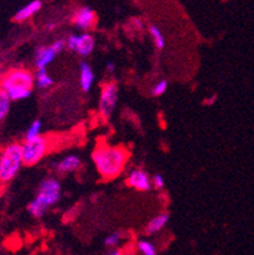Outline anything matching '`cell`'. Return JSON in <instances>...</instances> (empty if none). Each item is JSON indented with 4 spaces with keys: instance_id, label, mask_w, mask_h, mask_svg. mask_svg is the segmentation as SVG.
<instances>
[{
    "instance_id": "8fae6325",
    "label": "cell",
    "mask_w": 254,
    "mask_h": 255,
    "mask_svg": "<svg viewBox=\"0 0 254 255\" xmlns=\"http://www.w3.org/2000/svg\"><path fill=\"white\" fill-rule=\"evenodd\" d=\"M52 166L59 173H73V171H76L81 166V160L76 155H66L59 161H55Z\"/></svg>"
},
{
    "instance_id": "d4e9b609",
    "label": "cell",
    "mask_w": 254,
    "mask_h": 255,
    "mask_svg": "<svg viewBox=\"0 0 254 255\" xmlns=\"http://www.w3.org/2000/svg\"><path fill=\"white\" fill-rule=\"evenodd\" d=\"M106 68H107V70L109 71V73H113V71H115V69H116L115 62L108 61V62H107V64H106Z\"/></svg>"
},
{
    "instance_id": "d6986e66",
    "label": "cell",
    "mask_w": 254,
    "mask_h": 255,
    "mask_svg": "<svg viewBox=\"0 0 254 255\" xmlns=\"http://www.w3.org/2000/svg\"><path fill=\"white\" fill-rule=\"evenodd\" d=\"M136 249L141 253V255H158L155 245L148 240H139L136 244Z\"/></svg>"
},
{
    "instance_id": "4fadbf2b",
    "label": "cell",
    "mask_w": 254,
    "mask_h": 255,
    "mask_svg": "<svg viewBox=\"0 0 254 255\" xmlns=\"http://www.w3.org/2000/svg\"><path fill=\"white\" fill-rule=\"evenodd\" d=\"M79 83H80V87L83 89V92L88 93L92 89L93 84H94V73H93V69L90 68V65L88 62H81L80 64V75H79Z\"/></svg>"
},
{
    "instance_id": "ac0fdd59",
    "label": "cell",
    "mask_w": 254,
    "mask_h": 255,
    "mask_svg": "<svg viewBox=\"0 0 254 255\" xmlns=\"http://www.w3.org/2000/svg\"><path fill=\"white\" fill-rule=\"evenodd\" d=\"M42 131V122L39 120H34L29 126H28L27 131H25V141L34 140V138L41 136Z\"/></svg>"
},
{
    "instance_id": "44dd1931",
    "label": "cell",
    "mask_w": 254,
    "mask_h": 255,
    "mask_svg": "<svg viewBox=\"0 0 254 255\" xmlns=\"http://www.w3.org/2000/svg\"><path fill=\"white\" fill-rule=\"evenodd\" d=\"M168 89V82L167 80H159L157 84H154V87L151 88V94L154 97H160L163 96Z\"/></svg>"
},
{
    "instance_id": "603a6c76",
    "label": "cell",
    "mask_w": 254,
    "mask_h": 255,
    "mask_svg": "<svg viewBox=\"0 0 254 255\" xmlns=\"http://www.w3.org/2000/svg\"><path fill=\"white\" fill-rule=\"evenodd\" d=\"M132 22H134L135 27H136L137 29L144 28V22L141 19H140V18H134V19H132Z\"/></svg>"
},
{
    "instance_id": "7a4b0ae2",
    "label": "cell",
    "mask_w": 254,
    "mask_h": 255,
    "mask_svg": "<svg viewBox=\"0 0 254 255\" xmlns=\"http://www.w3.org/2000/svg\"><path fill=\"white\" fill-rule=\"evenodd\" d=\"M34 85V75L28 69L18 68L6 71L0 79V89H3L10 101H23L31 97Z\"/></svg>"
},
{
    "instance_id": "8992f818",
    "label": "cell",
    "mask_w": 254,
    "mask_h": 255,
    "mask_svg": "<svg viewBox=\"0 0 254 255\" xmlns=\"http://www.w3.org/2000/svg\"><path fill=\"white\" fill-rule=\"evenodd\" d=\"M118 102V87L115 82H109L102 87L99 97V115L103 118H109L113 113Z\"/></svg>"
},
{
    "instance_id": "5bb4252c",
    "label": "cell",
    "mask_w": 254,
    "mask_h": 255,
    "mask_svg": "<svg viewBox=\"0 0 254 255\" xmlns=\"http://www.w3.org/2000/svg\"><path fill=\"white\" fill-rule=\"evenodd\" d=\"M168 221H169V215H168V213H159V215L153 217V219L148 222V225H146L145 227V233L148 234V235L158 234L167 226Z\"/></svg>"
},
{
    "instance_id": "2e32d148",
    "label": "cell",
    "mask_w": 254,
    "mask_h": 255,
    "mask_svg": "<svg viewBox=\"0 0 254 255\" xmlns=\"http://www.w3.org/2000/svg\"><path fill=\"white\" fill-rule=\"evenodd\" d=\"M10 104L11 101L9 98V96L4 92L3 89H0V124L3 122L4 120L8 116L9 111H10Z\"/></svg>"
},
{
    "instance_id": "484cf974",
    "label": "cell",
    "mask_w": 254,
    "mask_h": 255,
    "mask_svg": "<svg viewBox=\"0 0 254 255\" xmlns=\"http://www.w3.org/2000/svg\"><path fill=\"white\" fill-rule=\"evenodd\" d=\"M123 255H136V253H135L134 250H129V252H125V254Z\"/></svg>"
},
{
    "instance_id": "52a82bcc",
    "label": "cell",
    "mask_w": 254,
    "mask_h": 255,
    "mask_svg": "<svg viewBox=\"0 0 254 255\" xmlns=\"http://www.w3.org/2000/svg\"><path fill=\"white\" fill-rule=\"evenodd\" d=\"M66 47L75 51L80 56H88L95 47V39L93 34L84 32L81 34H70L66 38Z\"/></svg>"
},
{
    "instance_id": "5b68a950",
    "label": "cell",
    "mask_w": 254,
    "mask_h": 255,
    "mask_svg": "<svg viewBox=\"0 0 254 255\" xmlns=\"http://www.w3.org/2000/svg\"><path fill=\"white\" fill-rule=\"evenodd\" d=\"M50 149V140L46 136H39L34 140L25 141L22 143L23 165L32 166L41 161Z\"/></svg>"
},
{
    "instance_id": "e0dca14e",
    "label": "cell",
    "mask_w": 254,
    "mask_h": 255,
    "mask_svg": "<svg viewBox=\"0 0 254 255\" xmlns=\"http://www.w3.org/2000/svg\"><path fill=\"white\" fill-rule=\"evenodd\" d=\"M149 33H150L151 38H153V42L155 45V47L158 50H163L165 47V38L164 34L162 33L159 28H158L157 25H150V28H149Z\"/></svg>"
},
{
    "instance_id": "9a60e30c",
    "label": "cell",
    "mask_w": 254,
    "mask_h": 255,
    "mask_svg": "<svg viewBox=\"0 0 254 255\" xmlns=\"http://www.w3.org/2000/svg\"><path fill=\"white\" fill-rule=\"evenodd\" d=\"M34 82H36L37 87L41 88V89H47L53 84V79L51 78L46 69H41V70H37Z\"/></svg>"
},
{
    "instance_id": "30bf717a",
    "label": "cell",
    "mask_w": 254,
    "mask_h": 255,
    "mask_svg": "<svg viewBox=\"0 0 254 255\" xmlns=\"http://www.w3.org/2000/svg\"><path fill=\"white\" fill-rule=\"evenodd\" d=\"M57 55L59 53L56 52L52 46H43V47L37 48L36 53H34V64H36L37 69L41 70V69L47 68Z\"/></svg>"
},
{
    "instance_id": "3957f363",
    "label": "cell",
    "mask_w": 254,
    "mask_h": 255,
    "mask_svg": "<svg viewBox=\"0 0 254 255\" xmlns=\"http://www.w3.org/2000/svg\"><path fill=\"white\" fill-rule=\"evenodd\" d=\"M61 199V184L56 178H46L41 182L36 198L28 205V212L33 217H42L46 211Z\"/></svg>"
},
{
    "instance_id": "277c9868",
    "label": "cell",
    "mask_w": 254,
    "mask_h": 255,
    "mask_svg": "<svg viewBox=\"0 0 254 255\" xmlns=\"http://www.w3.org/2000/svg\"><path fill=\"white\" fill-rule=\"evenodd\" d=\"M23 166L22 143L11 142L0 152V183H9Z\"/></svg>"
},
{
    "instance_id": "cb8c5ba5",
    "label": "cell",
    "mask_w": 254,
    "mask_h": 255,
    "mask_svg": "<svg viewBox=\"0 0 254 255\" xmlns=\"http://www.w3.org/2000/svg\"><path fill=\"white\" fill-rule=\"evenodd\" d=\"M123 254H125V250L120 249V248H116V249L111 250L107 255H123Z\"/></svg>"
},
{
    "instance_id": "7c38bea8",
    "label": "cell",
    "mask_w": 254,
    "mask_h": 255,
    "mask_svg": "<svg viewBox=\"0 0 254 255\" xmlns=\"http://www.w3.org/2000/svg\"><path fill=\"white\" fill-rule=\"evenodd\" d=\"M42 5H43V3H42L41 0H32V1L27 3L25 5H23L22 8H20L19 10L14 14L13 19L15 20V22H19V23L25 22V20L29 19L32 15L38 13V11L41 10Z\"/></svg>"
},
{
    "instance_id": "ba28073f",
    "label": "cell",
    "mask_w": 254,
    "mask_h": 255,
    "mask_svg": "<svg viewBox=\"0 0 254 255\" xmlns=\"http://www.w3.org/2000/svg\"><path fill=\"white\" fill-rule=\"evenodd\" d=\"M127 185L139 192H148L150 191L153 184H151V177L148 174V171L143 169H134L129 173L126 178Z\"/></svg>"
},
{
    "instance_id": "9c48e42d",
    "label": "cell",
    "mask_w": 254,
    "mask_h": 255,
    "mask_svg": "<svg viewBox=\"0 0 254 255\" xmlns=\"http://www.w3.org/2000/svg\"><path fill=\"white\" fill-rule=\"evenodd\" d=\"M95 13L90 6H80L76 9L73 14V23L76 25V28L81 31H88L95 24Z\"/></svg>"
},
{
    "instance_id": "6da1fadb",
    "label": "cell",
    "mask_w": 254,
    "mask_h": 255,
    "mask_svg": "<svg viewBox=\"0 0 254 255\" xmlns=\"http://www.w3.org/2000/svg\"><path fill=\"white\" fill-rule=\"evenodd\" d=\"M129 152L120 146L99 143L92 154L95 169L103 179L111 180L120 175L127 164Z\"/></svg>"
},
{
    "instance_id": "4316f807",
    "label": "cell",
    "mask_w": 254,
    "mask_h": 255,
    "mask_svg": "<svg viewBox=\"0 0 254 255\" xmlns=\"http://www.w3.org/2000/svg\"><path fill=\"white\" fill-rule=\"evenodd\" d=\"M0 74H1V66H0Z\"/></svg>"
},
{
    "instance_id": "ffe728a7",
    "label": "cell",
    "mask_w": 254,
    "mask_h": 255,
    "mask_svg": "<svg viewBox=\"0 0 254 255\" xmlns=\"http://www.w3.org/2000/svg\"><path fill=\"white\" fill-rule=\"evenodd\" d=\"M121 241H122V234L117 231V233L109 234V235L104 239L103 243L107 248H115L116 249V248L121 244Z\"/></svg>"
},
{
    "instance_id": "7402d4cb",
    "label": "cell",
    "mask_w": 254,
    "mask_h": 255,
    "mask_svg": "<svg viewBox=\"0 0 254 255\" xmlns=\"http://www.w3.org/2000/svg\"><path fill=\"white\" fill-rule=\"evenodd\" d=\"M151 184H153V187L157 188V189H163L165 185V180L164 178H163V175H160V174L154 175V177L151 178Z\"/></svg>"
}]
</instances>
